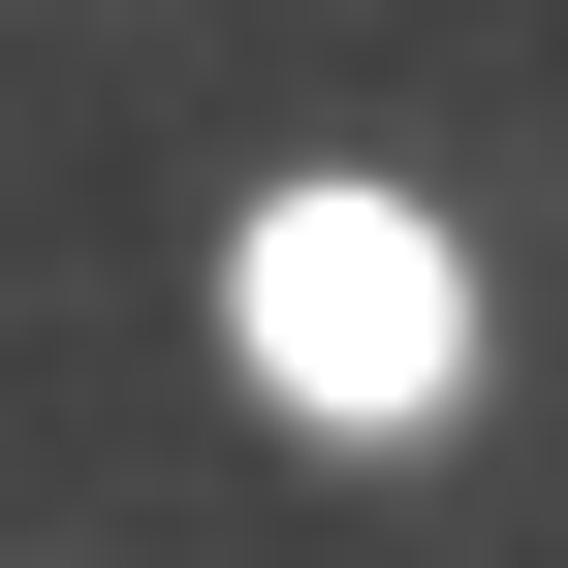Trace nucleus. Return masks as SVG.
I'll return each mask as SVG.
<instances>
[{
	"instance_id": "nucleus-1",
	"label": "nucleus",
	"mask_w": 568,
	"mask_h": 568,
	"mask_svg": "<svg viewBox=\"0 0 568 568\" xmlns=\"http://www.w3.org/2000/svg\"><path fill=\"white\" fill-rule=\"evenodd\" d=\"M443 347H474V284H443V222H379V190H284L253 222V379L284 410H443Z\"/></svg>"
}]
</instances>
